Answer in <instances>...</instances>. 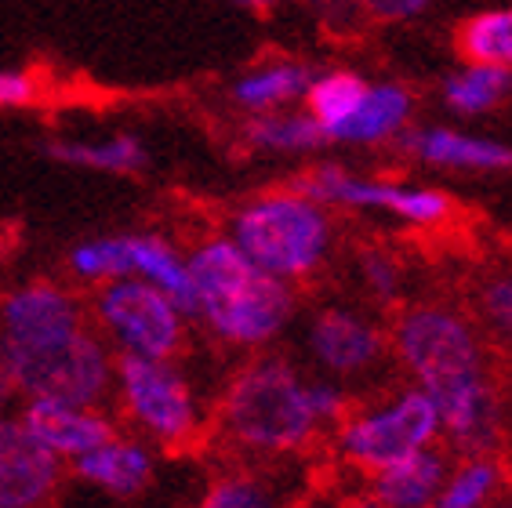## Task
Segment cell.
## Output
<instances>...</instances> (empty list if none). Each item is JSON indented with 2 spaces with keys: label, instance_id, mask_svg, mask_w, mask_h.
<instances>
[{
  "label": "cell",
  "instance_id": "cell-14",
  "mask_svg": "<svg viewBox=\"0 0 512 508\" xmlns=\"http://www.w3.org/2000/svg\"><path fill=\"white\" fill-rule=\"evenodd\" d=\"M15 414H19V421L26 425L33 440L62 465H73L117 432V421L106 407H84V403L22 400Z\"/></svg>",
  "mask_w": 512,
  "mask_h": 508
},
{
  "label": "cell",
  "instance_id": "cell-9",
  "mask_svg": "<svg viewBox=\"0 0 512 508\" xmlns=\"http://www.w3.org/2000/svg\"><path fill=\"white\" fill-rule=\"evenodd\" d=\"M88 320L113 356L178 360L189 345L186 309L142 280H113L91 291Z\"/></svg>",
  "mask_w": 512,
  "mask_h": 508
},
{
  "label": "cell",
  "instance_id": "cell-6",
  "mask_svg": "<svg viewBox=\"0 0 512 508\" xmlns=\"http://www.w3.org/2000/svg\"><path fill=\"white\" fill-rule=\"evenodd\" d=\"M331 447L345 469L375 476L396 461L440 447V418L433 400L404 381L353 403L349 414L331 429Z\"/></svg>",
  "mask_w": 512,
  "mask_h": 508
},
{
  "label": "cell",
  "instance_id": "cell-30",
  "mask_svg": "<svg viewBox=\"0 0 512 508\" xmlns=\"http://www.w3.org/2000/svg\"><path fill=\"white\" fill-rule=\"evenodd\" d=\"M313 26L331 40H353L367 30V15L360 0H298Z\"/></svg>",
  "mask_w": 512,
  "mask_h": 508
},
{
  "label": "cell",
  "instance_id": "cell-34",
  "mask_svg": "<svg viewBox=\"0 0 512 508\" xmlns=\"http://www.w3.org/2000/svg\"><path fill=\"white\" fill-rule=\"evenodd\" d=\"M15 400H19V396H15V385H11L8 371H4V363H0V414H8Z\"/></svg>",
  "mask_w": 512,
  "mask_h": 508
},
{
  "label": "cell",
  "instance_id": "cell-27",
  "mask_svg": "<svg viewBox=\"0 0 512 508\" xmlns=\"http://www.w3.org/2000/svg\"><path fill=\"white\" fill-rule=\"evenodd\" d=\"M193 508H284V494L266 472L229 469L207 483Z\"/></svg>",
  "mask_w": 512,
  "mask_h": 508
},
{
  "label": "cell",
  "instance_id": "cell-3",
  "mask_svg": "<svg viewBox=\"0 0 512 508\" xmlns=\"http://www.w3.org/2000/svg\"><path fill=\"white\" fill-rule=\"evenodd\" d=\"M211 432L244 461H287L327 436L313 411V374L284 352L247 356L211 403Z\"/></svg>",
  "mask_w": 512,
  "mask_h": 508
},
{
  "label": "cell",
  "instance_id": "cell-7",
  "mask_svg": "<svg viewBox=\"0 0 512 508\" xmlns=\"http://www.w3.org/2000/svg\"><path fill=\"white\" fill-rule=\"evenodd\" d=\"M295 186L331 211L375 215L404 225V229H414V233H436L454 218V196L433 182L356 171V167L335 164V160H324V164L302 171L295 178Z\"/></svg>",
  "mask_w": 512,
  "mask_h": 508
},
{
  "label": "cell",
  "instance_id": "cell-11",
  "mask_svg": "<svg viewBox=\"0 0 512 508\" xmlns=\"http://www.w3.org/2000/svg\"><path fill=\"white\" fill-rule=\"evenodd\" d=\"M88 302L55 280H26L0 298V349H33L88 327Z\"/></svg>",
  "mask_w": 512,
  "mask_h": 508
},
{
  "label": "cell",
  "instance_id": "cell-18",
  "mask_svg": "<svg viewBox=\"0 0 512 508\" xmlns=\"http://www.w3.org/2000/svg\"><path fill=\"white\" fill-rule=\"evenodd\" d=\"M48 157L55 164L77 167V171H95V175H113V178H131L142 175L149 164L146 142L131 131H109V135H66L51 138Z\"/></svg>",
  "mask_w": 512,
  "mask_h": 508
},
{
  "label": "cell",
  "instance_id": "cell-12",
  "mask_svg": "<svg viewBox=\"0 0 512 508\" xmlns=\"http://www.w3.org/2000/svg\"><path fill=\"white\" fill-rule=\"evenodd\" d=\"M404 153L425 171L440 175H505L512 167V146L505 138L473 124H418L400 142Z\"/></svg>",
  "mask_w": 512,
  "mask_h": 508
},
{
  "label": "cell",
  "instance_id": "cell-29",
  "mask_svg": "<svg viewBox=\"0 0 512 508\" xmlns=\"http://www.w3.org/2000/svg\"><path fill=\"white\" fill-rule=\"evenodd\" d=\"M473 320L480 331L512 342V265H498L476 280Z\"/></svg>",
  "mask_w": 512,
  "mask_h": 508
},
{
  "label": "cell",
  "instance_id": "cell-35",
  "mask_svg": "<svg viewBox=\"0 0 512 508\" xmlns=\"http://www.w3.org/2000/svg\"><path fill=\"white\" fill-rule=\"evenodd\" d=\"M491 508H512V501H509V498H502L498 505H491Z\"/></svg>",
  "mask_w": 512,
  "mask_h": 508
},
{
  "label": "cell",
  "instance_id": "cell-2",
  "mask_svg": "<svg viewBox=\"0 0 512 508\" xmlns=\"http://www.w3.org/2000/svg\"><path fill=\"white\" fill-rule=\"evenodd\" d=\"M189 258V323L240 356L273 352L298 323V287L262 273L226 233L200 236Z\"/></svg>",
  "mask_w": 512,
  "mask_h": 508
},
{
  "label": "cell",
  "instance_id": "cell-17",
  "mask_svg": "<svg viewBox=\"0 0 512 508\" xmlns=\"http://www.w3.org/2000/svg\"><path fill=\"white\" fill-rule=\"evenodd\" d=\"M316 69L306 59L295 55H273L255 66H247L244 73L233 77L229 84V102L240 109L244 117H258V113H276V109H295L302 106V98L309 91Z\"/></svg>",
  "mask_w": 512,
  "mask_h": 508
},
{
  "label": "cell",
  "instance_id": "cell-20",
  "mask_svg": "<svg viewBox=\"0 0 512 508\" xmlns=\"http://www.w3.org/2000/svg\"><path fill=\"white\" fill-rule=\"evenodd\" d=\"M451 465L440 447H429L407 461H396L389 469L367 476V494L378 508H433L444 472Z\"/></svg>",
  "mask_w": 512,
  "mask_h": 508
},
{
  "label": "cell",
  "instance_id": "cell-16",
  "mask_svg": "<svg viewBox=\"0 0 512 508\" xmlns=\"http://www.w3.org/2000/svg\"><path fill=\"white\" fill-rule=\"evenodd\" d=\"M414 113H418V98H414V91L407 88L404 80L371 77L360 106L353 109V117L345 120V127L335 135L331 146H345V149L396 146V142H404L407 131L414 127Z\"/></svg>",
  "mask_w": 512,
  "mask_h": 508
},
{
  "label": "cell",
  "instance_id": "cell-25",
  "mask_svg": "<svg viewBox=\"0 0 512 508\" xmlns=\"http://www.w3.org/2000/svg\"><path fill=\"white\" fill-rule=\"evenodd\" d=\"M454 48L462 62H480L512 73V0L473 11L454 33Z\"/></svg>",
  "mask_w": 512,
  "mask_h": 508
},
{
  "label": "cell",
  "instance_id": "cell-5",
  "mask_svg": "<svg viewBox=\"0 0 512 508\" xmlns=\"http://www.w3.org/2000/svg\"><path fill=\"white\" fill-rule=\"evenodd\" d=\"M109 403L131 436L157 450H189L211 432V407L178 360L117 356Z\"/></svg>",
  "mask_w": 512,
  "mask_h": 508
},
{
  "label": "cell",
  "instance_id": "cell-31",
  "mask_svg": "<svg viewBox=\"0 0 512 508\" xmlns=\"http://www.w3.org/2000/svg\"><path fill=\"white\" fill-rule=\"evenodd\" d=\"M40 91H44V80L33 69H19V66L0 69V113L30 109L40 98Z\"/></svg>",
  "mask_w": 512,
  "mask_h": 508
},
{
  "label": "cell",
  "instance_id": "cell-4",
  "mask_svg": "<svg viewBox=\"0 0 512 508\" xmlns=\"http://www.w3.org/2000/svg\"><path fill=\"white\" fill-rule=\"evenodd\" d=\"M226 236L262 273L291 287L313 284L338 251L335 211L295 182L240 200L226 222Z\"/></svg>",
  "mask_w": 512,
  "mask_h": 508
},
{
  "label": "cell",
  "instance_id": "cell-28",
  "mask_svg": "<svg viewBox=\"0 0 512 508\" xmlns=\"http://www.w3.org/2000/svg\"><path fill=\"white\" fill-rule=\"evenodd\" d=\"M69 276L84 287H102L124 280V233H95L84 236L66 251Z\"/></svg>",
  "mask_w": 512,
  "mask_h": 508
},
{
  "label": "cell",
  "instance_id": "cell-19",
  "mask_svg": "<svg viewBox=\"0 0 512 508\" xmlns=\"http://www.w3.org/2000/svg\"><path fill=\"white\" fill-rule=\"evenodd\" d=\"M440 102L458 124H480L498 117L512 102V73L480 62H458L440 80Z\"/></svg>",
  "mask_w": 512,
  "mask_h": 508
},
{
  "label": "cell",
  "instance_id": "cell-21",
  "mask_svg": "<svg viewBox=\"0 0 512 508\" xmlns=\"http://www.w3.org/2000/svg\"><path fill=\"white\" fill-rule=\"evenodd\" d=\"M124 280H142L175 298L182 309L189 305V258L164 233H124ZM189 316V313H186Z\"/></svg>",
  "mask_w": 512,
  "mask_h": 508
},
{
  "label": "cell",
  "instance_id": "cell-13",
  "mask_svg": "<svg viewBox=\"0 0 512 508\" xmlns=\"http://www.w3.org/2000/svg\"><path fill=\"white\" fill-rule=\"evenodd\" d=\"M62 469L66 465L33 440L19 414H0V508H51Z\"/></svg>",
  "mask_w": 512,
  "mask_h": 508
},
{
  "label": "cell",
  "instance_id": "cell-33",
  "mask_svg": "<svg viewBox=\"0 0 512 508\" xmlns=\"http://www.w3.org/2000/svg\"><path fill=\"white\" fill-rule=\"evenodd\" d=\"M226 4H233V8H240V11H251V15H273V11L291 8L298 0H226Z\"/></svg>",
  "mask_w": 512,
  "mask_h": 508
},
{
  "label": "cell",
  "instance_id": "cell-24",
  "mask_svg": "<svg viewBox=\"0 0 512 508\" xmlns=\"http://www.w3.org/2000/svg\"><path fill=\"white\" fill-rule=\"evenodd\" d=\"M505 494V465L494 454H458L447 465L433 508H491Z\"/></svg>",
  "mask_w": 512,
  "mask_h": 508
},
{
  "label": "cell",
  "instance_id": "cell-15",
  "mask_svg": "<svg viewBox=\"0 0 512 508\" xmlns=\"http://www.w3.org/2000/svg\"><path fill=\"white\" fill-rule=\"evenodd\" d=\"M73 476L84 483V487L99 490L106 498L131 501L138 494H146L153 487L160 469V450L149 447L146 440H138L131 432H113L109 440H102L99 447L77 458L73 465Z\"/></svg>",
  "mask_w": 512,
  "mask_h": 508
},
{
  "label": "cell",
  "instance_id": "cell-26",
  "mask_svg": "<svg viewBox=\"0 0 512 508\" xmlns=\"http://www.w3.org/2000/svg\"><path fill=\"white\" fill-rule=\"evenodd\" d=\"M356 294L371 309H400L407 298V262L385 244H367L353 254Z\"/></svg>",
  "mask_w": 512,
  "mask_h": 508
},
{
  "label": "cell",
  "instance_id": "cell-1",
  "mask_svg": "<svg viewBox=\"0 0 512 508\" xmlns=\"http://www.w3.org/2000/svg\"><path fill=\"white\" fill-rule=\"evenodd\" d=\"M389 352L407 385L433 400L440 443L458 454H494L505 421L502 396L473 316L440 298L404 302L389 323Z\"/></svg>",
  "mask_w": 512,
  "mask_h": 508
},
{
  "label": "cell",
  "instance_id": "cell-10",
  "mask_svg": "<svg viewBox=\"0 0 512 508\" xmlns=\"http://www.w3.org/2000/svg\"><path fill=\"white\" fill-rule=\"evenodd\" d=\"M302 356L309 374L345 389L375 381L393 363L389 323L364 302H324L302 320Z\"/></svg>",
  "mask_w": 512,
  "mask_h": 508
},
{
  "label": "cell",
  "instance_id": "cell-8",
  "mask_svg": "<svg viewBox=\"0 0 512 508\" xmlns=\"http://www.w3.org/2000/svg\"><path fill=\"white\" fill-rule=\"evenodd\" d=\"M0 363H4L19 400L106 407L117 356L88 323L59 342L33 345V349H0Z\"/></svg>",
  "mask_w": 512,
  "mask_h": 508
},
{
  "label": "cell",
  "instance_id": "cell-23",
  "mask_svg": "<svg viewBox=\"0 0 512 508\" xmlns=\"http://www.w3.org/2000/svg\"><path fill=\"white\" fill-rule=\"evenodd\" d=\"M367 73L353 66H331V69H316L313 80H309V91L302 98V109H306L313 124L320 127V135L327 138V146L335 142V135L345 127V120L353 117V109L360 106V98L367 91Z\"/></svg>",
  "mask_w": 512,
  "mask_h": 508
},
{
  "label": "cell",
  "instance_id": "cell-22",
  "mask_svg": "<svg viewBox=\"0 0 512 508\" xmlns=\"http://www.w3.org/2000/svg\"><path fill=\"white\" fill-rule=\"evenodd\" d=\"M240 142H244V149L258 153V157H280V160L313 157V153L327 149V138L320 135V127L313 124V117L302 106L244 117Z\"/></svg>",
  "mask_w": 512,
  "mask_h": 508
},
{
  "label": "cell",
  "instance_id": "cell-32",
  "mask_svg": "<svg viewBox=\"0 0 512 508\" xmlns=\"http://www.w3.org/2000/svg\"><path fill=\"white\" fill-rule=\"evenodd\" d=\"M367 26H407L429 15L436 0H360Z\"/></svg>",
  "mask_w": 512,
  "mask_h": 508
}]
</instances>
